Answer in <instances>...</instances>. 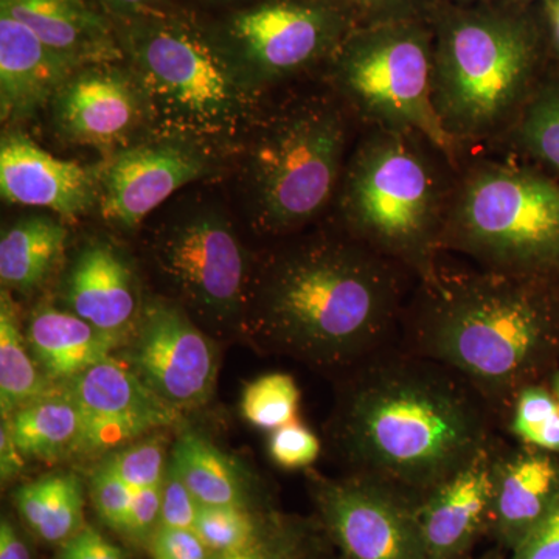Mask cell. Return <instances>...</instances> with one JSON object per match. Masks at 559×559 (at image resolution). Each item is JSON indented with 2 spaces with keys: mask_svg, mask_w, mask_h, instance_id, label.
<instances>
[{
  "mask_svg": "<svg viewBox=\"0 0 559 559\" xmlns=\"http://www.w3.org/2000/svg\"><path fill=\"white\" fill-rule=\"evenodd\" d=\"M57 388L33 358L22 333L17 305L9 289L0 293V409L9 417Z\"/></svg>",
  "mask_w": 559,
  "mask_h": 559,
  "instance_id": "28",
  "label": "cell"
},
{
  "mask_svg": "<svg viewBox=\"0 0 559 559\" xmlns=\"http://www.w3.org/2000/svg\"><path fill=\"white\" fill-rule=\"evenodd\" d=\"M316 502L347 559H425L419 500L370 477L316 484Z\"/></svg>",
  "mask_w": 559,
  "mask_h": 559,
  "instance_id": "12",
  "label": "cell"
},
{
  "mask_svg": "<svg viewBox=\"0 0 559 559\" xmlns=\"http://www.w3.org/2000/svg\"><path fill=\"white\" fill-rule=\"evenodd\" d=\"M153 559H212L200 535L191 528L159 527L148 544Z\"/></svg>",
  "mask_w": 559,
  "mask_h": 559,
  "instance_id": "39",
  "label": "cell"
},
{
  "mask_svg": "<svg viewBox=\"0 0 559 559\" xmlns=\"http://www.w3.org/2000/svg\"><path fill=\"white\" fill-rule=\"evenodd\" d=\"M406 349L454 371L507 419L521 390L557 360L559 282L439 264L419 280Z\"/></svg>",
  "mask_w": 559,
  "mask_h": 559,
  "instance_id": "2",
  "label": "cell"
},
{
  "mask_svg": "<svg viewBox=\"0 0 559 559\" xmlns=\"http://www.w3.org/2000/svg\"><path fill=\"white\" fill-rule=\"evenodd\" d=\"M76 66L50 50L22 22L0 11V116L3 123L31 119Z\"/></svg>",
  "mask_w": 559,
  "mask_h": 559,
  "instance_id": "21",
  "label": "cell"
},
{
  "mask_svg": "<svg viewBox=\"0 0 559 559\" xmlns=\"http://www.w3.org/2000/svg\"><path fill=\"white\" fill-rule=\"evenodd\" d=\"M406 274L355 238L283 250L250 283L249 322L271 348L319 367L362 364L400 322Z\"/></svg>",
  "mask_w": 559,
  "mask_h": 559,
  "instance_id": "3",
  "label": "cell"
},
{
  "mask_svg": "<svg viewBox=\"0 0 559 559\" xmlns=\"http://www.w3.org/2000/svg\"><path fill=\"white\" fill-rule=\"evenodd\" d=\"M514 123L521 150L559 173V80L536 87Z\"/></svg>",
  "mask_w": 559,
  "mask_h": 559,
  "instance_id": "29",
  "label": "cell"
},
{
  "mask_svg": "<svg viewBox=\"0 0 559 559\" xmlns=\"http://www.w3.org/2000/svg\"><path fill=\"white\" fill-rule=\"evenodd\" d=\"M484 559H495V558H484Z\"/></svg>",
  "mask_w": 559,
  "mask_h": 559,
  "instance_id": "49",
  "label": "cell"
},
{
  "mask_svg": "<svg viewBox=\"0 0 559 559\" xmlns=\"http://www.w3.org/2000/svg\"><path fill=\"white\" fill-rule=\"evenodd\" d=\"M95 2L112 21L171 10L167 0H95Z\"/></svg>",
  "mask_w": 559,
  "mask_h": 559,
  "instance_id": "43",
  "label": "cell"
},
{
  "mask_svg": "<svg viewBox=\"0 0 559 559\" xmlns=\"http://www.w3.org/2000/svg\"><path fill=\"white\" fill-rule=\"evenodd\" d=\"M496 452H484L419 500L425 559H462L489 528Z\"/></svg>",
  "mask_w": 559,
  "mask_h": 559,
  "instance_id": "18",
  "label": "cell"
},
{
  "mask_svg": "<svg viewBox=\"0 0 559 559\" xmlns=\"http://www.w3.org/2000/svg\"><path fill=\"white\" fill-rule=\"evenodd\" d=\"M68 229L47 215L14 221L0 238L2 288L31 294L40 288L64 255Z\"/></svg>",
  "mask_w": 559,
  "mask_h": 559,
  "instance_id": "25",
  "label": "cell"
},
{
  "mask_svg": "<svg viewBox=\"0 0 559 559\" xmlns=\"http://www.w3.org/2000/svg\"><path fill=\"white\" fill-rule=\"evenodd\" d=\"M0 11L76 68L124 61L114 22L87 0H0Z\"/></svg>",
  "mask_w": 559,
  "mask_h": 559,
  "instance_id": "22",
  "label": "cell"
},
{
  "mask_svg": "<svg viewBox=\"0 0 559 559\" xmlns=\"http://www.w3.org/2000/svg\"><path fill=\"white\" fill-rule=\"evenodd\" d=\"M39 369L53 382H69L112 356L123 337L106 333L72 311L39 305L25 331Z\"/></svg>",
  "mask_w": 559,
  "mask_h": 559,
  "instance_id": "23",
  "label": "cell"
},
{
  "mask_svg": "<svg viewBox=\"0 0 559 559\" xmlns=\"http://www.w3.org/2000/svg\"><path fill=\"white\" fill-rule=\"evenodd\" d=\"M274 520L249 507L201 506L194 532L212 555L229 554L253 543Z\"/></svg>",
  "mask_w": 559,
  "mask_h": 559,
  "instance_id": "32",
  "label": "cell"
},
{
  "mask_svg": "<svg viewBox=\"0 0 559 559\" xmlns=\"http://www.w3.org/2000/svg\"><path fill=\"white\" fill-rule=\"evenodd\" d=\"M62 140L110 157L150 138V117L138 79L127 61L76 69L50 105Z\"/></svg>",
  "mask_w": 559,
  "mask_h": 559,
  "instance_id": "13",
  "label": "cell"
},
{
  "mask_svg": "<svg viewBox=\"0 0 559 559\" xmlns=\"http://www.w3.org/2000/svg\"><path fill=\"white\" fill-rule=\"evenodd\" d=\"M218 154L183 140L148 138L100 167L103 219L131 230L171 194L216 173Z\"/></svg>",
  "mask_w": 559,
  "mask_h": 559,
  "instance_id": "14",
  "label": "cell"
},
{
  "mask_svg": "<svg viewBox=\"0 0 559 559\" xmlns=\"http://www.w3.org/2000/svg\"><path fill=\"white\" fill-rule=\"evenodd\" d=\"M506 423L522 447L559 454V403L540 382L521 390Z\"/></svg>",
  "mask_w": 559,
  "mask_h": 559,
  "instance_id": "30",
  "label": "cell"
},
{
  "mask_svg": "<svg viewBox=\"0 0 559 559\" xmlns=\"http://www.w3.org/2000/svg\"><path fill=\"white\" fill-rule=\"evenodd\" d=\"M409 0H330L334 7L342 10V7L364 11V13H385V11H395Z\"/></svg>",
  "mask_w": 559,
  "mask_h": 559,
  "instance_id": "45",
  "label": "cell"
},
{
  "mask_svg": "<svg viewBox=\"0 0 559 559\" xmlns=\"http://www.w3.org/2000/svg\"><path fill=\"white\" fill-rule=\"evenodd\" d=\"M170 465L201 506L249 507L248 485L240 469L197 432H186L175 444Z\"/></svg>",
  "mask_w": 559,
  "mask_h": 559,
  "instance_id": "27",
  "label": "cell"
},
{
  "mask_svg": "<svg viewBox=\"0 0 559 559\" xmlns=\"http://www.w3.org/2000/svg\"><path fill=\"white\" fill-rule=\"evenodd\" d=\"M536 47L520 21L466 14L433 51V103L455 142L480 140L516 121L535 87Z\"/></svg>",
  "mask_w": 559,
  "mask_h": 559,
  "instance_id": "8",
  "label": "cell"
},
{
  "mask_svg": "<svg viewBox=\"0 0 559 559\" xmlns=\"http://www.w3.org/2000/svg\"><path fill=\"white\" fill-rule=\"evenodd\" d=\"M337 97L370 127L411 131L457 159L433 103V50L409 22H385L345 38L331 58Z\"/></svg>",
  "mask_w": 559,
  "mask_h": 559,
  "instance_id": "9",
  "label": "cell"
},
{
  "mask_svg": "<svg viewBox=\"0 0 559 559\" xmlns=\"http://www.w3.org/2000/svg\"><path fill=\"white\" fill-rule=\"evenodd\" d=\"M205 2L231 3V2H246V0H205ZM259 2H261V0H259Z\"/></svg>",
  "mask_w": 559,
  "mask_h": 559,
  "instance_id": "48",
  "label": "cell"
},
{
  "mask_svg": "<svg viewBox=\"0 0 559 559\" xmlns=\"http://www.w3.org/2000/svg\"><path fill=\"white\" fill-rule=\"evenodd\" d=\"M100 468L134 491L162 487L168 468L164 443L159 439H148L127 444L110 452Z\"/></svg>",
  "mask_w": 559,
  "mask_h": 559,
  "instance_id": "33",
  "label": "cell"
},
{
  "mask_svg": "<svg viewBox=\"0 0 559 559\" xmlns=\"http://www.w3.org/2000/svg\"><path fill=\"white\" fill-rule=\"evenodd\" d=\"M0 559H33L27 539L9 516L0 521Z\"/></svg>",
  "mask_w": 559,
  "mask_h": 559,
  "instance_id": "44",
  "label": "cell"
},
{
  "mask_svg": "<svg viewBox=\"0 0 559 559\" xmlns=\"http://www.w3.org/2000/svg\"><path fill=\"white\" fill-rule=\"evenodd\" d=\"M510 559H559V499Z\"/></svg>",
  "mask_w": 559,
  "mask_h": 559,
  "instance_id": "40",
  "label": "cell"
},
{
  "mask_svg": "<svg viewBox=\"0 0 559 559\" xmlns=\"http://www.w3.org/2000/svg\"><path fill=\"white\" fill-rule=\"evenodd\" d=\"M128 366L175 409H193L212 395L218 360L212 342L186 312L150 301L140 312Z\"/></svg>",
  "mask_w": 559,
  "mask_h": 559,
  "instance_id": "15",
  "label": "cell"
},
{
  "mask_svg": "<svg viewBox=\"0 0 559 559\" xmlns=\"http://www.w3.org/2000/svg\"><path fill=\"white\" fill-rule=\"evenodd\" d=\"M443 248L481 270L559 282V182L502 162L471 167L452 187Z\"/></svg>",
  "mask_w": 559,
  "mask_h": 559,
  "instance_id": "6",
  "label": "cell"
},
{
  "mask_svg": "<svg viewBox=\"0 0 559 559\" xmlns=\"http://www.w3.org/2000/svg\"><path fill=\"white\" fill-rule=\"evenodd\" d=\"M550 24L554 32L555 44L559 50V0H551L550 3Z\"/></svg>",
  "mask_w": 559,
  "mask_h": 559,
  "instance_id": "46",
  "label": "cell"
},
{
  "mask_svg": "<svg viewBox=\"0 0 559 559\" xmlns=\"http://www.w3.org/2000/svg\"><path fill=\"white\" fill-rule=\"evenodd\" d=\"M267 448L272 462L285 469L308 468L322 451L319 437L297 419L272 430Z\"/></svg>",
  "mask_w": 559,
  "mask_h": 559,
  "instance_id": "35",
  "label": "cell"
},
{
  "mask_svg": "<svg viewBox=\"0 0 559 559\" xmlns=\"http://www.w3.org/2000/svg\"><path fill=\"white\" fill-rule=\"evenodd\" d=\"M91 492L95 510L102 521L116 532H123L134 499V489L114 477L108 471L98 468L92 477Z\"/></svg>",
  "mask_w": 559,
  "mask_h": 559,
  "instance_id": "36",
  "label": "cell"
},
{
  "mask_svg": "<svg viewBox=\"0 0 559 559\" xmlns=\"http://www.w3.org/2000/svg\"><path fill=\"white\" fill-rule=\"evenodd\" d=\"M64 300L69 311L119 337L132 333L142 312L130 263L106 241L80 250L66 278Z\"/></svg>",
  "mask_w": 559,
  "mask_h": 559,
  "instance_id": "20",
  "label": "cell"
},
{
  "mask_svg": "<svg viewBox=\"0 0 559 559\" xmlns=\"http://www.w3.org/2000/svg\"><path fill=\"white\" fill-rule=\"evenodd\" d=\"M57 559H128L127 554L102 535L98 530L86 525L75 536L60 546Z\"/></svg>",
  "mask_w": 559,
  "mask_h": 559,
  "instance_id": "41",
  "label": "cell"
},
{
  "mask_svg": "<svg viewBox=\"0 0 559 559\" xmlns=\"http://www.w3.org/2000/svg\"><path fill=\"white\" fill-rule=\"evenodd\" d=\"M0 191L3 201L51 210L61 219L86 215L100 198V167L51 156L20 130L0 142Z\"/></svg>",
  "mask_w": 559,
  "mask_h": 559,
  "instance_id": "17",
  "label": "cell"
},
{
  "mask_svg": "<svg viewBox=\"0 0 559 559\" xmlns=\"http://www.w3.org/2000/svg\"><path fill=\"white\" fill-rule=\"evenodd\" d=\"M550 390L559 403V370L554 371L550 378Z\"/></svg>",
  "mask_w": 559,
  "mask_h": 559,
  "instance_id": "47",
  "label": "cell"
},
{
  "mask_svg": "<svg viewBox=\"0 0 559 559\" xmlns=\"http://www.w3.org/2000/svg\"><path fill=\"white\" fill-rule=\"evenodd\" d=\"M433 153L415 132L370 127L337 190L349 237L418 280L439 267L452 193Z\"/></svg>",
  "mask_w": 559,
  "mask_h": 559,
  "instance_id": "5",
  "label": "cell"
},
{
  "mask_svg": "<svg viewBox=\"0 0 559 559\" xmlns=\"http://www.w3.org/2000/svg\"><path fill=\"white\" fill-rule=\"evenodd\" d=\"M496 418L454 371L382 349L342 395L336 440L355 474L421 500L496 447Z\"/></svg>",
  "mask_w": 559,
  "mask_h": 559,
  "instance_id": "1",
  "label": "cell"
},
{
  "mask_svg": "<svg viewBox=\"0 0 559 559\" xmlns=\"http://www.w3.org/2000/svg\"><path fill=\"white\" fill-rule=\"evenodd\" d=\"M200 510V500L168 463L162 484L160 527L194 530Z\"/></svg>",
  "mask_w": 559,
  "mask_h": 559,
  "instance_id": "37",
  "label": "cell"
},
{
  "mask_svg": "<svg viewBox=\"0 0 559 559\" xmlns=\"http://www.w3.org/2000/svg\"><path fill=\"white\" fill-rule=\"evenodd\" d=\"M300 390L290 374L267 373L246 385L242 392V417L263 430H275L296 421Z\"/></svg>",
  "mask_w": 559,
  "mask_h": 559,
  "instance_id": "31",
  "label": "cell"
},
{
  "mask_svg": "<svg viewBox=\"0 0 559 559\" xmlns=\"http://www.w3.org/2000/svg\"><path fill=\"white\" fill-rule=\"evenodd\" d=\"M24 454L17 448L16 440H14L13 432H11L9 418L2 417V426H0V476H2V484L16 479L22 468H24Z\"/></svg>",
  "mask_w": 559,
  "mask_h": 559,
  "instance_id": "42",
  "label": "cell"
},
{
  "mask_svg": "<svg viewBox=\"0 0 559 559\" xmlns=\"http://www.w3.org/2000/svg\"><path fill=\"white\" fill-rule=\"evenodd\" d=\"M348 143L344 103L308 97L260 119L246 142L245 183L253 224L300 229L340 190Z\"/></svg>",
  "mask_w": 559,
  "mask_h": 559,
  "instance_id": "7",
  "label": "cell"
},
{
  "mask_svg": "<svg viewBox=\"0 0 559 559\" xmlns=\"http://www.w3.org/2000/svg\"><path fill=\"white\" fill-rule=\"evenodd\" d=\"M154 250L162 274L200 314L231 322L246 311L249 260L221 210H187L162 229Z\"/></svg>",
  "mask_w": 559,
  "mask_h": 559,
  "instance_id": "11",
  "label": "cell"
},
{
  "mask_svg": "<svg viewBox=\"0 0 559 559\" xmlns=\"http://www.w3.org/2000/svg\"><path fill=\"white\" fill-rule=\"evenodd\" d=\"M13 500L21 520L46 543L61 546L86 527L83 484L73 474L28 481L14 491Z\"/></svg>",
  "mask_w": 559,
  "mask_h": 559,
  "instance_id": "26",
  "label": "cell"
},
{
  "mask_svg": "<svg viewBox=\"0 0 559 559\" xmlns=\"http://www.w3.org/2000/svg\"><path fill=\"white\" fill-rule=\"evenodd\" d=\"M162 487L138 489L121 535L138 544H150L160 527Z\"/></svg>",
  "mask_w": 559,
  "mask_h": 559,
  "instance_id": "38",
  "label": "cell"
},
{
  "mask_svg": "<svg viewBox=\"0 0 559 559\" xmlns=\"http://www.w3.org/2000/svg\"><path fill=\"white\" fill-rule=\"evenodd\" d=\"M221 46L260 91L333 58L347 16L329 0H261L213 25Z\"/></svg>",
  "mask_w": 559,
  "mask_h": 559,
  "instance_id": "10",
  "label": "cell"
},
{
  "mask_svg": "<svg viewBox=\"0 0 559 559\" xmlns=\"http://www.w3.org/2000/svg\"><path fill=\"white\" fill-rule=\"evenodd\" d=\"M308 550V528L300 522L275 518L253 543L229 554L213 555L212 559H307Z\"/></svg>",
  "mask_w": 559,
  "mask_h": 559,
  "instance_id": "34",
  "label": "cell"
},
{
  "mask_svg": "<svg viewBox=\"0 0 559 559\" xmlns=\"http://www.w3.org/2000/svg\"><path fill=\"white\" fill-rule=\"evenodd\" d=\"M559 499V454L522 447L496 452L489 530L513 551Z\"/></svg>",
  "mask_w": 559,
  "mask_h": 559,
  "instance_id": "19",
  "label": "cell"
},
{
  "mask_svg": "<svg viewBox=\"0 0 559 559\" xmlns=\"http://www.w3.org/2000/svg\"><path fill=\"white\" fill-rule=\"evenodd\" d=\"M11 432L25 459L53 462L84 454L86 423L72 390L51 389L9 415Z\"/></svg>",
  "mask_w": 559,
  "mask_h": 559,
  "instance_id": "24",
  "label": "cell"
},
{
  "mask_svg": "<svg viewBox=\"0 0 559 559\" xmlns=\"http://www.w3.org/2000/svg\"><path fill=\"white\" fill-rule=\"evenodd\" d=\"M64 384L83 411L84 454L116 451L143 433L175 425L180 417L178 409L114 356Z\"/></svg>",
  "mask_w": 559,
  "mask_h": 559,
  "instance_id": "16",
  "label": "cell"
},
{
  "mask_svg": "<svg viewBox=\"0 0 559 559\" xmlns=\"http://www.w3.org/2000/svg\"><path fill=\"white\" fill-rule=\"evenodd\" d=\"M112 22L145 97L150 138L183 140L218 156L246 145L260 120L263 91L212 27L173 10Z\"/></svg>",
  "mask_w": 559,
  "mask_h": 559,
  "instance_id": "4",
  "label": "cell"
}]
</instances>
